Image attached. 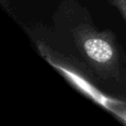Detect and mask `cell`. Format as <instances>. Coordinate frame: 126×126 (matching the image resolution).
<instances>
[{"mask_svg":"<svg viewBox=\"0 0 126 126\" xmlns=\"http://www.w3.org/2000/svg\"><path fill=\"white\" fill-rule=\"evenodd\" d=\"M74 42L87 63L103 79H119L120 51L111 32H99L89 24L72 29Z\"/></svg>","mask_w":126,"mask_h":126,"instance_id":"6da1fadb","label":"cell"},{"mask_svg":"<svg viewBox=\"0 0 126 126\" xmlns=\"http://www.w3.org/2000/svg\"><path fill=\"white\" fill-rule=\"evenodd\" d=\"M108 2L119 11L126 23V0H108Z\"/></svg>","mask_w":126,"mask_h":126,"instance_id":"7a4b0ae2","label":"cell"}]
</instances>
